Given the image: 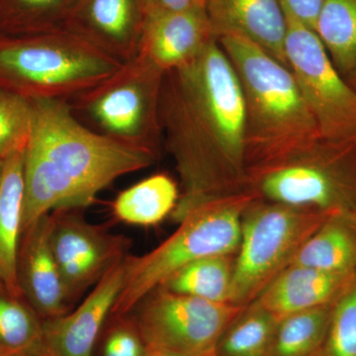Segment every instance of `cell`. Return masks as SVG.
<instances>
[{
	"instance_id": "6da1fadb",
	"label": "cell",
	"mask_w": 356,
	"mask_h": 356,
	"mask_svg": "<svg viewBox=\"0 0 356 356\" xmlns=\"http://www.w3.org/2000/svg\"><path fill=\"white\" fill-rule=\"evenodd\" d=\"M159 118L181 182L173 222L201 204L248 191L242 86L217 39L192 62L165 72Z\"/></svg>"
},
{
	"instance_id": "7a4b0ae2",
	"label": "cell",
	"mask_w": 356,
	"mask_h": 356,
	"mask_svg": "<svg viewBox=\"0 0 356 356\" xmlns=\"http://www.w3.org/2000/svg\"><path fill=\"white\" fill-rule=\"evenodd\" d=\"M31 103L22 231L53 211L88 207L117 178L146 170L159 158L86 127L72 114L67 100Z\"/></svg>"
},
{
	"instance_id": "3957f363",
	"label": "cell",
	"mask_w": 356,
	"mask_h": 356,
	"mask_svg": "<svg viewBox=\"0 0 356 356\" xmlns=\"http://www.w3.org/2000/svg\"><path fill=\"white\" fill-rule=\"evenodd\" d=\"M217 40L242 86L248 170L320 139L317 122L287 65L240 35Z\"/></svg>"
},
{
	"instance_id": "277c9868",
	"label": "cell",
	"mask_w": 356,
	"mask_h": 356,
	"mask_svg": "<svg viewBox=\"0 0 356 356\" xmlns=\"http://www.w3.org/2000/svg\"><path fill=\"white\" fill-rule=\"evenodd\" d=\"M121 63L65 28L0 35V88L30 100H70L111 76Z\"/></svg>"
},
{
	"instance_id": "5b68a950",
	"label": "cell",
	"mask_w": 356,
	"mask_h": 356,
	"mask_svg": "<svg viewBox=\"0 0 356 356\" xmlns=\"http://www.w3.org/2000/svg\"><path fill=\"white\" fill-rule=\"evenodd\" d=\"M254 199L245 191L201 204L153 250L140 257L129 254L123 286L111 314L127 315L166 278L192 261L209 255L236 254L243 212Z\"/></svg>"
},
{
	"instance_id": "8992f818",
	"label": "cell",
	"mask_w": 356,
	"mask_h": 356,
	"mask_svg": "<svg viewBox=\"0 0 356 356\" xmlns=\"http://www.w3.org/2000/svg\"><path fill=\"white\" fill-rule=\"evenodd\" d=\"M254 199L356 217V140L320 139L248 170Z\"/></svg>"
},
{
	"instance_id": "52a82bcc",
	"label": "cell",
	"mask_w": 356,
	"mask_h": 356,
	"mask_svg": "<svg viewBox=\"0 0 356 356\" xmlns=\"http://www.w3.org/2000/svg\"><path fill=\"white\" fill-rule=\"evenodd\" d=\"M165 72L137 54L111 76L67 100L74 117L95 132L159 156V100Z\"/></svg>"
},
{
	"instance_id": "ba28073f",
	"label": "cell",
	"mask_w": 356,
	"mask_h": 356,
	"mask_svg": "<svg viewBox=\"0 0 356 356\" xmlns=\"http://www.w3.org/2000/svg\"><path fill=\"white\" fill-rule=\"evenodd\" d=\"M331 215L254 199L242 218L229 303L238 307L252 303Z\"/></svg>"
},
{
	"instance_id": "9c48e42d",
	"label": "cell",
	"mask_w": 356,
	"mask_h": 356,
	"mask_svg": "<svg viewBox=\"0 0 356 356\" xmlns=\"http://www.w3.org/2000/svg\"><path fill=\"white\" fill-rule=\"evenodd\" d=\"M243 308L156 287L129 315L147 348L182 356H214L222 332Z\"/></svg>"
},
{
	"instance_id": "30bf717a",
	"label": "cell",
	"mask_w": 356,
	"mask_h": 356,
	"mask_svg": "<svg viewBox=\"0 0 356 356\" xmlns=\"http://www.w3.org/2000/svg\"><path fill=\"white\" fill-rule=\"evenodd\" d=\"M285 54L321 138L356 140V90L334 67L315 30L287 16Z\"/></svg>"
},
{
	"instance_id": "8fae6325",
	"label": "cell",
	"mask_w": 356,
	"mask_h": 356,
	"mask_svg": "<svg viewBox=\"0 0 356 356\" xmlns=\"http://www.w3.org/2000/svg\"><path fill=\"white\" fill-rule=\"evenodd\" d=\"M50 247L70 305L128 257L132 241L86 221L81 209L50 213Z\"/></svg>"
},
{
	"instance_id": "7c38bea8",
	"label": "cell",
	"mask_w": 356,
	"mask_h": 356,
	"mask_svg": "<svg viewBox=\"0 0 356 356\" xmlns=\"http://www.w3.org/2000/svg\"><path fill=\"white\" fill-rule=\"evenodd\" d=\"M125 259L93 287L76 309L43 320L41 337L31 356H92L96 341L123 286Z\"/></svg>"
},
{
	"instance_id": "4fadbf2b",
	"label": "cell",
	"mask_w": 356,
	"mask_h": 356,
	"mask_svg": "<svg viewBox=\"0 0 356 356\" xmlns=\"http://www.w3.org/2000/svg\"><path fill=\"white\" fill-rule=\"evenodd\" d=\"M145 18L140 0H77L64 28L124 64L137 56Z\"/></svg>"
},
{
	"instance_id": "5bb4252c",
	"label": "cell",
	"mask_w": 356,
	"mask_h": 356,
	"mask_svg": "<svg viewBox=\"0 0 356 356\" xmlns=\"http://www.w3.org/2000/svg\"><path fill=\"white\" fill-rule=\"evenodd\" d=\"M50 213L22 232L16 276L23 298L42 320L72 310L50 247Z\"/></svg>"
},
{
	"instance_id": "9a60e30c",
	"label": "cell",
	"mask_w": 356,
	"mask_h": 356,
	"mask_svg": "<svg viewBox=\"0 0 356 356\" xmlns=\"http://www.w3.org/2000/svg\"><path fill=\"white\" fill-rule=\"evenodd\" d=\"M214 39L206 10L147 16L138 54L166 72L192 62Z\"/></svg>"
},
{
	"instance_id": "2e32d148",
	"label": "cell",
	"mask_w": 356,
	"mask_h": 356,
	"mask_svg": "<svg viewBox=\"0 0 356 356\" xmlns=\"http://www.w3.org/2000/svg\"><path fill=\"white\" fill-rule=\"evenodd\" d=\"M206 13L216 39L245 37L287 65V16L280 0H207Z\"/></svg>"
},
{
	"instance_id": "e0dca14e",
	"label": "cell",
	"mask_w": 356,
	"mask_h": 356,
	"mask_svg": "<svg viewBox=\"0 0 356 356\" xmlns=\"http://www.w3.org/2000/svg\"><path fill=\"white\" fill-rule=\"evenodd\" d=\"M356 281V273H334L291 264L254 301L280 318L334 303Z\"/></svg>"
},
{
	"instance_id": "ac0fdd59",
	"label": "cell",
	"mask_w": 356,
	"mask_h": 356,
	"mask_svg": "<svg viewBox=\"0 0 356 356\" xmlns=\"http://www.w3.org/2000/svg\"><path fill=\"white\" fill-rule=\"evenodd\" d=\"M24 152L4 159L0 173V282L20 296L16 264L22 236Z\"/></svg>"
},
{
	"instance_id": "d6986e66",
	"label": "cell",
	"mask_w": 356,
	"mask_h": 356,
	"mask_svg": "<svg viewBox=\"0 0 356 356\" xmlns=\"http://www.w3.org/2000/svg\"><path fill=\"white\" fill-rule=\"evenodd\" d=\"M291 264L327 273H356V217H327L300 248Z\"/></svg>"
},
{
	"instance_id": "ffe728a7",
	"label": "cell",
	"mask_w": 356,
	"mask_h": 356,
	"mask_svg": "<svg viewBox=\"0 0 356 356\" xmlns=\"http://www.w3.org/2000/svg\"><path fill=\"white\" fill-rule=\"evenodd\" d=\"M179 195L177 182L158 173L122 191L112 203V215L125 224L154 226L170 217Z\"/></svg>"
},
{
	"instance_id": "44dd1931",
	"label": "cell",
	"mask_w": 356,
	"mask_h": 356,
	"mask_svg": "<svg viewBox=\"0 0 356 356\" xmlns=\"http://www.w3.org/2000/svg\"><path fill=\"white\" fill-rule=\"evenodd\" d=\"M236 254L209 255L178 269L158 287L195 298L229 303Z\"/></svg>"
},
{
	"instance_id": "7402d4cb",
	"label": "cell",
	"mask_w": 356,
	"mask_h": 356,
	"mask_svg": "<svg viewBox=\"0 0 356 356\" xmlns=\"http://www.w3.org/2000/svg\"><path fill=\"white\" fill-rule=\"evenodd\" d=\"M314 30L348 79L356 67V0H325Z\"/></svg>"
},
{
	"instance_id": "603a6c76",
	"label": "cell",
	"mask_w": 356,
	"mask_h": 356,
	"mask_svg": "<svg viewBox=\"0 0 356 356\" xmlns=\"http://www.w3.org/2000/svg\"><path fill=\"white\" fill-rule=\"evenodd\" d=\"M334 304L280 318L267 356H318Z\"/></svg>"
},
{
	"instance_id": "cb8c5ba5",
	"label": "cell",
	"mask_w": 356,
	"mask_h": 356,
	"mask_svg": "<svg viewBox=\"0 0 356 356\" xmlns=\"http://www.w3.org/2000/svg\"><path fill=\"white\" fill-rule=\"evenodd\" d=\"M277 322L259 302L248 304L222 332L215 356H267Z\"/></svg>"
},
{
	"instance_id": "d4e9b609",
	"label": "cell",
	"mask_w": 356,
	"mask_h": 356,
	"mask_svg": "<svg viewBox=\"0 0 356 356\" xmlns=\"http://www.w3.org/2000/svg\"><path fill=\"white\" fill-rule=\"evenodd\" d=\"M77 0H0V35L26 36L64 28Z\"/></svg>"
},
{
	"instance_id": "484cf974",
	"label": "cell",
	"mask_w": 356,
	"mask_h": 356,
	"mask_svg": "<svg viewBox=\"0 0 356 356\" xmlns=\"http://www.w3.org/2000/svg\"><path fill=\"white\" fill-rule=\"evenodd\" d=\"M43 320L20 295L0 282V356H31Z\"/></svg>"
},
{
	"instance_id": "4316f807",
	"label": "cell",
	"mask_w": 356,
	"mask_h": 356,
	"mask_svg": "<svg viewBox=\"0 0 356 356\" xmlns=\"http://www.w3.org/2000/svg\"><path fill=\"white\" fill-rule=\"evenodd\" d=\"M32 124L31 100L0 88V159L25 151Z\"/></svg>"
},
{
	"instance_id": "83f0119b",
	"label": "cell",
	"mask_w": 356,
	"mask_h": 356,
	"mask_svg": "<svg viewBox=\"0 0 356 356\" xmlns=\"http://www.w3.org/2000/svg\"><path fill=\"white\" fill-rule=\"evenodd\" d=\"M318 356H356V281L334 304Z\"/></svg>"
},
{
	"instance_id": "f1b7e54d",
	"label": "cell",
	"mask_w": 356,
	"mask_h": 356,
	"mask_svg": "<svg viewBox=\"0 0 356 356\" xmlns=\"http://www.w3.org/2000/svg\"><path fill=\"white\" fill-rule=\"evenodd\" d=\"M92 356H147V344L129 314H110L96 341Z\"/></svg>"
},
{
	"instance_id": "f546056e",
	"label": "cell",
	"mask_w": 356,
	"mask_h": 356,
	"mask_svg": "<svg viewBox=\"0 0 356 356\" xmlns=\"http://www.w3.org/2000/svg\"><path fill=\"white\" fill-rule=\"evenodd\" d=\"M145 16L206 10L207 0H140Z\"/></svg>"
},
{
	"instance_id": "4dcf8cb0",
	"label": "cell",
	"mask_w": 356,
	"mask_h": 356,
	"mask_svg": "<svg viewBox=\"0 0 356 356\" xmlns=\"http://www.w3.org/2000/svg\"><path fill=\"white\" fill-rule=\"evenodd\" d=\"M285 14L307 27L315 29L325 0H280Z\"/></svg>"
},
{
	"instance_id": "1f68e13d",
	"label": "cell",
	"mask_w": 356,
	"mask_h": 356,
	"mask_svg": "<svg viewBox=\"0 0 356 356\" xmlns=\"http://www.w3.org/2000/svg\"><path fill=\"white\" fill-rule=\"evenodd\" d=\"M147 356H182L177 355V353H168V351L153 350V348H147Z\"/></svg>"
},
{
	"instance_id": "d6a6232c",
	"label": "cell",
	"mask_w": 356,
	"mask_h": 356,
	"mask_svg": "<svg viewBox=\"0 0 356 356\" xmlns=\"http://www.w3.org/2000/svg\"><path fill=\"white\" fill-rule=\"evenodd\" d=\"M346 81H348V83H350V86L356 90V67L355 70H353V74L346 79Z\"/></svg>"
},
{
	"instance_id": "836d02e7",
	"label": "cell",
	"mask_w": 356,
	"mask_h": 356,
	"mask_svg": "<svg viewBox=\"0 0 356 356\" xmlns=\"http://www.w3.org/2000/svg\"><path fill=\"white\" fill-rule=\"evenodd\" d=\"M2 165H3V161H2V159H0V173H1Z\"/></svg>"
},
{
	"instance_id": "e575fe53",
	"label": "cell",
	"mask_w": 356,
	"mask_h": 356,
	"mask_svg": "<svg viewBox=\"0 0 356 356\" xmlns=\"http://www.w3.org/2000/svg\"><path fill=\"white\" fill-rule=\"evenodd\" d=\"M215 356V355H214Z\"/></svg>"
}]
</instances>
